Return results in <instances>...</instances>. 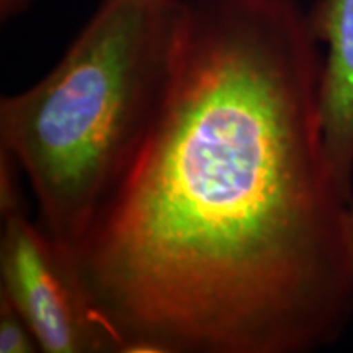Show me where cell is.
Wrapping results in <instances>:
<instances>
[{
    "instance_id": "6da1fadb",
    "label": "cell",
    "mask_w": 353,
    "mask_h": 353,
    "mask_svg": "<svg viewBox=\"0 0 353 353\" xmlns=\"http://www.w3.org/2000/svg\"><path fill=\"white\" fill-rule=\"evenodd\" d=\"M299 0H188L156 120L72 247L125 353H312L353 319L352 201Z\"/></svg>"
},
{
    "instance_id": "7a4b0ae2",
    "label": "cell",
    "mask_w": 353,
    "mask_h": 353,
    "mask_svg": "<svg viewBox=\"0 0 353 353\" xmlns=\"http://www.w3.org/2000/svg\"><path fill=\"white\" fill-rule=\"evenodd\" d=\"M188 0H101L54 68L0 101V149L38 223L76 245L112 195L169 88Z\"/></svg>"
},
{
    "instance_id": "3957f363",
    "label": "cell",
    "mask_w": 353,
    "mask_h": 353,
    "mask_svg": "<svg viewBox=\"0 0 353 353\" xmlns=\"http://www.w3.org/2000/svg\"><path fill=\"white\" fill-rule=\"evenodd\" d=\"M0 291L19 307L46 353H125L101 312L72 245L26 211L2 219Z\"/></svg>"
},
{
    "instance_id": "277c9868",
    "label": "cell",
    "mask_w": 353,
    "mask_h": 353,
    "mask_svg": "<svg viewBox=\"0 0 353 353\" xmlns=\"http://www.w3.org/2000/svg\"><path fill=\"white\" fill-rule=\"evenodd\" d=\"M307 19L324 48L321 118L325 151L339 187L353 201V0H316Z\"/></svg>"
},
{
    "instance_id": "5b68a950",
    "label": "cell",
    "mask_w": 353,
    "mask_h": 353,
    "mask_svg": "<svg viewBox=\"0 0 353 353\" xmlns=\"http://www.w3.org/2000/svg\"><path fill=\"white\" fill-rule=\"evenodd\" d=\"M43 352L32 325L19 307L0 291V353Z\"/></svg>"
},
{
    "instance_id": "8992f818",
    "label": "cell",
    "mask_w": 353,
    "mask_h": 353,
    "mask_svg": "<svg viewBox=\"0 0 353 353\" xmlns=\"http://www.w3.org/2000/svg\"><path fill=\"white\" fill-rule=\"evenodd\" d=\"M20 167L10 154L0 149V214L7 216L21 213L25 210L23 193L20 190Z\"/></svg>"
},
{
    "instance_id": "52a82bcc",
    "label": "cell",
    "mask_w": 353,
    "mask_h": 353,
    "mask_svg": "<svg viewBox=\"0 0 353 353\" xmlns=\"http://www.w3.org/2000/svg\"><path fill=\"white\" fill-rule=\"evenodd\" d=\"M39 0H0V20L6 23L25 13Z\"/></svg>"
},
{
    "instance_id": "ba28073f",
    "label": "cell",
    "mask_w": 353,
    "mask_h": 353,
    "mask_svg": "<svg viewBox=\"0 0 353 353\" xmlns=\"http://www.w3.org/2000/svg\"><path fill=\"white\" fill-rule=\"evenodd\" d=\"M348 231H350V245L353 257V203L350 205V213H348Z\"/></svg>"
}]
</instances>
